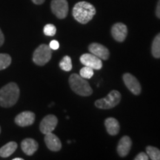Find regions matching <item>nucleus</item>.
<instances>
[{"instance_id": "9d476101", "label": "nucleus", "mask_w": 160, "mask_h": 160, "mask_svg": "<svg viewBox=\"0 0 160 160\" xmlns=\"http://www.w3.org/2000/svg\"><path fill=\"white\" fill-rule=\"evenodd\" d=\"M35 113L31 111H23L15 118V123L20 127H27L33 125L35 121Z\"/></svg>"}, {"instance_id": "a211bd4d", "label": "nucleus", "mask_w": 160, "mask_h": 160, "mask_svg": "<svg viewBox=\"0 0 160 160\" xmlns=\"http://www.w3.org/2000/svg\"><path fill=\"white\" fill-rule=\"evenodd\" d=\"M152 54L155 58H160V33L156 36L152 43Z\"/></svg>"}, {"instance_id": "4be33fe9", "label": "nucleus", "mask_w": 160, "mask_h": 160, "mask_svg": "<svg viewBox=\"0 0 160 160\" xmlns=\"http://www.w3.org/2000/svg\"><path fill=\"white\" fill-rule=\"evenodd\" d=\"M94 73H93V69L90 67H87V66H84V67L80 70L79 75L85 79H89L93 77Z\"/></svg>"}, {"instance_id": "9b49d317", "label": "nucleus", "mask_w": 160, "mask_h": 160, "mask_svg": "<svg viewBox=\"0 0 160 160\" xmlns=\"http://www.w3.org/2000/svg\"><path fill=\"white\" fill-rule=\"evenodd\" d=\"M111 33L113 39L117 40V42H122L126 39L128 35L127 26L123 23H116L112 27Z\"/></svg>"}, {"instance_id": "ddd939ff", "label": "nucleus", "mask_w": 160, "mask_h": 160, "mask_svg": "<svg viewBox=\"0 0 160 160\" xmlns=\"http://www.w3.org/2000/svg\"><path fill=\"white\" fill-rule=\"evenodd\" d=\"M132 146L131 138L128 136H124L119 140L117 146V152L121 157H125L129 153Z\"/></svg>"}, {"instance_id": "a878e982", "label": "nucleus", "mask_w": 160, "mask_h": 160, "mask_svg": "<svg viewBox=\"0 0 160 160\" xmlns=\"http://www.w3.org/2000/svg\"><path fill=\"white\" fill-rule=\"evenodd\" d=\"M156 15L158 18L160 19V0L158 2L157 6V10H156Z\"/></svg>"}, {"instance_id": "c756f323", "label": "nucleus", "mask_w": 160, "mask_h": 160, "mask_svg": "<svg viewBox=\"0 0 160 160\" xmlns=\"http://www.w3.org/2000/svg\"><path fill=\"white\" fill-rule=\"evenodd\" d=\"M0 133H1V127H0Z\"/></svg>"}, {"instance_id": "bb28decb", "label": "nucleus", "mask_w": 160, "mask_h": 160, "mask_svg": "<svg viewBox=\"0 0 160 160\" xmlns=\"http://www.w3.org/2000/svg\"><path fill=\"white\" fill-rule=\"evenodd\" d=\"M4 42H5V37H4V34L2 31V30L0 29V47L3 45Z\"/></svg>"}, {"instance_id": "f8f14e48", "label": "nucleus", "mask_w": 160, "mask_h": 160, "mask_svg": "<svg viewBox=\"0 0 160 160\" xmlns=\"http://www.w3.org/2000/svg\"><path fill=\"white\" fill-rule=\"evenodd\" d=\"M88 48L91 53L97 56L102 60H107L109 58L110 53L108 49L101 44L92 43L89 45Z\"/></svg>"}, {"instance_id": "5701e85b", "label": "nucleus", "mask_w": 160, "mask_h": 160, "mask_svg": "<svg viewBox=\"0 0 160 160\" xmlns=\"http://www.w3.org/2000/svg\"><path fill=\"white\" fill-rule=\"evenodd\" d=\"M43 32L45 35L48 36V37H53L57 33V28H56L55 25H52V24H48L44 27Z\"/></svg>"}, {"instance_id": "4468645a", "label": "nucleus", "mask_w": 160, "mask_h": 160, "mask_svg": "<svg viewBox=\"0 0 160 160\" xmlns=\"http://www.w3.org/2000/svg\"><path fill=\"white\" fill-rule=\"evenodd\" d=\"M45 142L48 148L51 151H59L62 148V143L60 139L53 133H48L45 134Z\"/></svg>"}, {"instance_id": "423d86ee", "label": "nucleus", "mask_w": 160, "mask_h": 160, "mask_svg": "<svg viewBox=\"0 0 160 160\" xmlns=\"http://www.w3.org/2000/svg\"><path fill=\"white\" fill-rule=\"evenodd\" d=\"M53 13L59 19H65L68 13V3L67 0H53L51 2Z\"/></svg>"}, {"instance_id": "2eb2a0df", "label": "nucleus", "mask_w": 160, "mask_h": 160, "mask_svg": "<svg viewBox=\"0 0 160 160\" xmlns=\"http://www.w3.org/2000/svg\"><path fill=\"white\" fill-rule=\"evenodd\" d=\"M22 150L26 155L32 156L39 148V144L36 140L31 138L25 139L21 143Z\"/></svg>"}, {"instance_id": "6ab92c4d", "label": "nucleus", "mask_w": 160, "mask_h": 160, "mask_svg": "<svg viewBox=\"0 0 160 160\" xmlns=\"http://www.w3.org/2000/svg\"><path fill=\"white\" fill-rule=\"evenodd\" d=\"M146 153L150 159L152 160H160V150L153 146H148L146 148Z\"/></svg>"}, {"instance_id": "f03ea898", "label": "nucleus", "mask_w": 160, "mask_h": 160, "mask_svg": "<svg viewBox=\"0 0 160 160\" xmlns=\"http://www.w3.org/2000/svg\"><path fill=\"white\" fill-rule=\"evenodd\" d=\"M74 19L81 24H86L93 19L96 14L94 6L87 2H79L76 4L73 8Z\"/></svg>"}, {"instance_id": "393cba45", "label": "nucleus", "mask_w": 160, "mask_h": 160, "mask_svg": "<svg viewBox=\"0 0 160 160\" xmlns=\"http://www.w3.org/2000/svg\"><path fill=\"white\" fill-rule=\"evenodd\" d=\"M49 47L51 48V50H53V51L58 50L59 48V42L57 41V40H52V41L49 44Z\"/></svg>"}, {"instance_id": "b1692460", "label": "nucleus", "mask_w": 160, "mask_h": 160, "mask_svg": "<svg viewBox=\"0 0 160 160\" xmlns=\"http://www.w3.org/2000/svg\"><path fill=\"white\" fill-rule=\"evenodd\" d=\"M148 159L149 157L147 153H144V152H141L134 158L135 160H148Z\"/></svg>"}, {"instance_id": "f257e3e1", "label": "nucleus", "mask_w": 160, "mask_h": 160, "mask_svg": "<svg viewBox=\"0 0 160 160\" xmlns=\"http://www.w3.org/2000/svg\"><path fill=\"white\" fill-rule=\"evenodd\" d=\"M19 97V86L15 82H10L0 89V106L12 107L17 102Z\"/></svg>"}, {"instance_id": "f3484780", "label": "nucleus", "mask_w": 160, "mask_h": 160, "mask_svg": "<svg viewBox=\"0 0 160 160\" xmlns=\"http://www.w3.org/2000/svg\"><path fill=\"white\" fill-rule=\"evenodd\" d=\"M17 143L15 142H9L0 148V157L3 158L9 157L17 149Z\"/></svg>"}, {"instance_id": "6e6552de", "label": "nucleus", "mask_w": 160, "mask_h": 160, "mask_svg": "<svg viewBox=\"0 0 160 160\" xmlns=\"http://www.w3.org/2000/svg\"><path fill=\"white\" fill-rule=\"evenodd\" d=\"M58 124V119L54 115H47L43 118L39 125L40 131L44 134H47L54 131Z\"/></svg>"}, {"instance_id": "20e7f679", "label": "nucleus", "mask_w": 160, "mask_h": 160, "mask_svg": "<svg viewBox=\"0 0 160 160\" xmlns=\"http://www.w3.org/2000/svg\"><path fill=\"white\" fill-rule=\"evenodd\" d=\"M121 101V93L113 90L107 97L98 99L95 102V106L100 109H111L117 106Z\"/></svg>"}, {"instance_id": "c85d7f7f", "label": "nucleus", "mask_w": 160, "mask_h": 160, "mask_svg": "<svg viewBox=\"0 0 160 160\" xmlns=\"http://www.w3.org/2000/svg\"><path fill=\"white\" fill-rule=\"evenodd\" d=\"M13 160H23L22 158H14Z\"/></svg>"}, {"instance_id": "1a4fd4ad", "label": "nucleus", "mask_w": 160, "mask_h": 160, "mask_svg": "<svg viewBox=\"0 0 160 160\" xmlns=\"http://www.w3.org/2000/svg\"><path fill=\"white\" fill-rule=\"evenodd\" d=\"M123 81L126 87L128 88L130 91L132 92V93L135 95L140 94L142 91L141 85L134 76L128 73H125L123 75Z\"/></svg>"}, {"instance_id": "0eeeda50", "label": "nucleus", "mask_w": 160, "mask_h": 160, "mask_svg": "<svg viewBox=\"0 0 160 160\" xmlns=\"http://www.w3.org/2000/svg\"><path fill=\"white\" fill-rule=\"evenodd\" d=\"M80 62L84 66L90 67L93 70H100L102 68V61L93 53H85L80 57Z\"/></svg>"}, {"instance_id": "cd10ccee", "label": "nucleus", "mask_w": 160, "mask_h": 160, "mask_svg": "<svg viewBox=\"0 0 160 160\" xmlns=\"http://www.w3.org/2000/svg\"><path fill=\"white\" fill-rule=\"evenodd\" d=\"M45 1V0H32V2L36 5H42Z\"/></svg>"}, {"instance_id": "aec40b11", "label": "nucleus", "mask_w": 160, "mask_h": 160, "mask_svg": "<svg viewBox=\"0 0 160 160\" xmlns=\"http://www.w3.org/2000/svg\"><path fill=\"white\" fill-rule=\"evenodd\" d=\"M60 68L65 71H71L72 70V60L68 56H65L59 62Z\"/></svg>"}, {"instance_id": "39448f33", "label": "nucleus", "mask_w": 160, "mask_h": 160, "mask_svg": "<svg viewBox=\"0 0 160 160\" xmlns=\"http://www.w3.org/2000/svg\"><path fill=\"white\" fill-rule=\"evenodd\" d=\"M51 57L52 50L49 45L42 44L33 52V61L36 65L43 66L51 60Z\"/></svg>"}, {"instance_id": "7ed1b4c3", "label": "nucleus", "mask_w": 160, "mask_h": 160, "mask_svg": "<svg viewBox=\"0 0 160 160\" xmlns=\"http://www.w3.org/2000/svg\"><path fill=\"white\" fill-rule=\"evenodd\" d=\"M69 84L73 92L79 96L88 97L93 93V90L88 82L77 73H73L69 78Z\"/></svg>"}, {"instance_id": "dca6fc26", "label": "nucleus", "mask_w": 160, "mask_h": 160, "mask_svg": "<svg viewBox=\"0 0 160 160\" xmlns=\"http://www.w3.org/2000/svg\"><path fill=\"white\" fill-rule=\"evenodd\" d=\"M105 125L107 132L111 136H115L119 133L120 126L119 122L115 118L109 117L105 119Z\"/></svg>"}, {"instance_id": "412c9836", "label": "nucleus", "mask_w": 160, "mask_h": 160, "mask_svg": "<svg viewBox=\"0 0 160 160\" xmlns=\"http://www.w3.org/2000/svg\"><path fill=\"white\" fill-rule=\"evenodd\" d=\"M11 63V56L7 53H0V71L7 68Z\"/></svg>"}]
</instances>
